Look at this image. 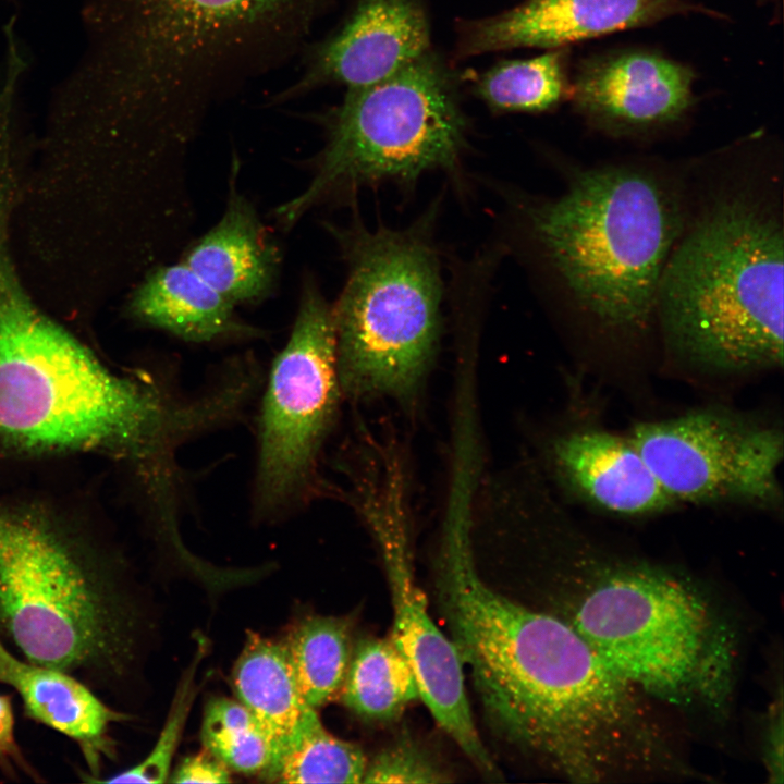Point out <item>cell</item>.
I'll list each match as a JSON object with an SVG mask.
<instances>
[{
    "mask_svg": "<svg viewBox=\"0 0 784 784\" xmlns=\"http://www.w3.org/2000/svg\"><path fill=\"white\" fill-rule=\"evenodd\" d=\"M434 566L439 613L501 739L575 783L675 770L652 700L565 621L488 584L467 523L443 524Z\"/></svg>",
    "mask_w": 784,
    "mask_h": 784,
    "instance_id": "cell-1",
    "label": "cell"
},
{
    "mask_svg": "<svg viewBox=\"0 0 784 784\" xmlns=\"http://www.w3.org/2000/svg\"><path fill=\"white\" fill-rule=\"evenodd\" d=\"M319 0H87L48 117L93 149L169 156L212 105L295 52Z\"/></svg>",
    "mask_w": 784,
    "mask_h": 784,
    "instance_id": "cell-2",
    "label": "cell"
},
{
    "mask_svg": "<svg viewBox=\"0 0 784 784\" xmlns=\"http://www.w3.org/2000/svg\"><path fill=\"white\" fill-rule=\"evenodd\" d=\"M229 409L215 385L182 399L150 376L113 372L44 311L16 268L0 266V444L123 460L167 507L179 501V448Z\"/></svg>",
    "mask_w": 784,
    "mask_h": 784,
    "instance_id": "cell-3",
    "label": "cell"
},
{
    "mask_svg": "<svg viewBox=\"0 0 784 784\" xmlns=\"http://www.w3.org/2000/svg\"><path fill=\"white\" fill-rule=\"evenodd\" d=\"M560 583L548 611L654 701L723 715L737 674L734 628L687 577L598 547L568 516L546 539Z\"/></svg>",
    "mask_w": 784,
    "mask_h": 784,
    "instance_id": "cell-4",
    "label": "cell"
},
{
    "mask_svg": "<svg viewBox=\"0 0 784 784\" xmlns=\"http://www.w3.org/2000/svg\"><path fill=\"white\" fill-rule=\"evenodd\" d=\"M783 261L774 204L749 189L720 192L685 215L656 302L671 357L714 377L782 367Z\"/></svg>",
    "mask_w": 784,
    "mask_h": 784,
    "instance_id": "cell-5",
    "label": "cell"
},
{
    "mask_svg": "<svg viewBox=\"0 0 784 784\" xmlns=\"http://www.w3.org/2000/svg\"><path fill=\"white\" fill-rule=\"evenodd\" d=\"M143 612L123 564L42 516L0 509V638L24 660L114 690Z\"/></svg>",
    "mask_w": 784,
    "mask_h": 784,
    "instance_id": "cell-6",
    "label": "cell"
},
{
    "mask_svg": "<svg viewBox=\"0 0 784 784\" xmlns=\"http://www.w3.org/2000/svg\"><path fill=\"white\" fill-rule=\"evenodd\" d=\"M685 209L661 175L635 167L584 170L528 210L531 235L574 307L607 336L656 323L661 274Z\"/></svg>",
    "mask_w": 784,
    "mask_h": 784,
    "instance_id": "cell-7",
    "label": "cell"
},
{
    "mask_svg": "<svg viewBox=\"0 0 784 784\" xmlns=\"http://www.w3.org/2000/svg\"><path fill=\"white\" fill-rule=\"evenodd\" d=\"M439 201L404 229H370L355 215L324 223L346 265L332 306L342 395L411 402L439 346L442 280L433 241Z\"/></svg>",
    "mask_w": 784,
    "mask_h": 784,
    "instance_id": "cell-8",
    "label": "cell"
},
{
    "mask_svg": "<svg viewBox=\"0 0 784 784\" xmlns=\"http://www.w3.org/2000/svg\"><path fill=\"white\" fill-rule=\"evenodd\" d=\"M465 139L452 88L426 54L381 82L348 89L330 119L308 185L274 209V218L289 229L310 209L348 201L363 187H409L434 170L461 184Z\"/></svg>",
    "mask_w": 784,
    "mask_h": 784,
    "instance_id": "cell-9",
    "label": "cell"
},
{
    "mask_svg": "<svg viewBox=\"0 0 784 784\" xmlns=\"http://www.w3.org/2000/svg\"><path fill=\"white\" fill-rule=\"evenodd\" d=\"M341 396L332 306L307 279L290 338L272 363L261 400L255 479L259 513L279 514L314 492L319 456Z\"/></svg>",
    "mask_w": 784,
    "mask_h": 784,
    "instance_id": "cell-10",
    "label": "cell"
},
{
    "mask_svg": "<svg viewBox=\"0 0 784 784\" xmlns=\"http://www.w3.org/2000/svg\"><path fill=\"white\" fill-rule=\"evenodd\" d=\"M628 434L678 506L782 510L784 434L773 421L709 405L637 422Z\"/></svg>",
    "mask_w": 784,
    "mask_h": 784,
    "instance_id": "cell-11",
    "label": "cell"
},
{
    "mask_svg": "<svg viewBox=\"0 0 784 784\" xmlns=\"http://www.w3.org/2000/svg\"><path fill=\"white\" fill-rule=\"evenodd\" d=\"M353 504L382 554L391 593V636L407 659L424 701L438 725L488 779L499 770L476 727L464 666L453 642L433 622L413 572L404 482L396 478L363 487Z\"/></svg>",
    "mask_w": 784,
    "mask_h": 784,
    "instance_id": "cell-12",
    "label": "cell"
},
{
    "mask_svg": "<svg viewBox=\"0 0 784 784\" xmlns=\"http://www.w3.org/2000/svg\"><path fill=\"white\" fill-rule=\"evenodd\" d=\"M553 482L573 501L618 518H647L678 505L647 466L629 434L601 425L574 422L554 431L543 446Z\"/></svg>",
    "mask_w": 784,
    "mask_h": 784,
    "instance_id": "cell-13",
    "label": "cell"
},
{
    "mask_svg": "<svg viewBox=\"0 0 784 784\" xmlns=\"http://www.w3.org/2000/svg\"><path fill=\"white\" fill-rule=\"evenodd\" d=\"M695 76L659 53L629 50L585 61L575 78L576 109L615 135L653 131L679 121L694 102Z\"/></svg>",
    "mask_w": 784,
    "mask_h": 784,
    "instance_id": "cell-14",
    "label": "cell"
},
{
    "mask_svg": "<svg viewBox=\"0 0 784 784\" xmlns=\"http://www.w3.org/2000/svg\"><path fill=\"white\" fill-rule=\"evenodd\" d=\"M429 27L414 0H359L356 10L327 40L299 81L282 98L327 83L348 89L381 82L427 54Z\"/></svg>",
    "mask_w": 784,
    "mask_h": 784,
    "instance_id": "cell-15",
    "label": "cell"
},
{
    "mask_svg": "<svg viewBox=\"0 0 784 784\" xmlns=\"http://www.w3.org/2000/svg\"><path fill=\"white\" fill-rule=\"evenodd\" d=\"M689 13L715 15L705 7L684 0H528L475 26L466 41V51L560 48Z\"/></svg>",
    "mask_w": 784,
    "mask_h": 784,
    "instance_id": "cell-16",
    "label": "cell"
},
{
    "mask_svg": "<svg viewBox=\"0 0 784 784\" xmlns=\"http://www.w3.org/2000/svg\"><path fill=\"white\" fill-rule=\"evenodd\" d=\"M238 169L233 158L224 211L182 260L234 306L267 297L281 264L277 243L252 201L240 192Z\"/></svg>",
    "mask_w": 784,
    "mask_h": 784,
    "instance_id": "cell-17",
    "label": "cell"
},
{
    "mask_svg": "<svg viewBox=\"0 0 784 784\" xmlns=\"http://www.w3.org/2000/svg\"><path fill=\"white\" fill-rule=\"evenodd\" d=\"M0 683L17 691L28 716L76 742L90 771H99L112 750L109 726L125 715L73 675L17 658L1 638Z\"/></svg>",
    "mask_w": 784,
    "mask_h": 784,
    "instance_id": "cell-18",
    "label": "cell"
},
{
    "mask_svg": "<svg viewBox=\"0 0 784 784\" xmlns=\"http://www.w3.org/2000/svg\"><path fill=\"white\" fill-rule=\"evenodd\" d=\"M128 311L137 321L188 342L264 334L242 320L235 306L183 261L149 271L132 293Z\"/></svg>",
    "mask_w": 784,
    "mask_h": 784,
    "instance_id": "cell-19",
    "label": "cell"
},
{
    "mask_svg": "<svg viewBox=\"0 0 784 784\" xmlns=\"http://www.w3.org/2000/svg\"><path fill=\"white\" fill-rule=\"evenodd\" d=\"M232 681L238 701L270 736L273 762L310 708L299 691L284 644L252 635L236 660Z\"/></svg>",
    "mask_w": 784,
    "mask_h": 784,
    "instance_id": "cell-20",
    "label": "cell"
},
{
    "mask_svg": "<svg viewBox=\"0 0 784 784\" xmlns=\"http://www.w3.org/2000/svg\"><path fill=\"white\" fill-rule=\"evenodd\" d=\"M340 693L356 715L379 723L397 719L420 697L414 672L391 635L363 638L353 646Z\"/></svg>",
    "mask_w": 784,
    "mask_h": 784,
    "instance_id": "cell-21",
    "label": "cell"
},
{
    "mask_svg": "<svg viewBox=\"0 0 784 784\" xmlns=\"http://www.w3.org/2000/svg\"><path fill=\"white\" fill-rule=\"evenodd\" d=\"M367 761L358 745L329 733L310 707L265 776L281 783H362Z\"/></svg>",
    "mask_w": 784,
    "mask_h": 784,
    "instance_id": "cell-22",
    "label": "cell"
},
{
    "mask_svg": "<svg viewBox=\"0 0 784 784\" xmlns=\"http://www.w3.org/2000/svg\"><path fill=\"white\" fill-rule=\"evenodd\" d=\"M284 646L308 706L318 709L341 691L353 651L346 620L307 617L292 630Z\"/></svg>",
    "mask_w": 784,
    "mask_h": 784,
    "instance_id": "cell-23",
    "label": "cell"
},
{
    "mask_svg": "<svg viewBox=\"0 0 784 784\" xmlns=\"http://www.w3.org/2000/svg\"><path fill=\"white\" fill-rule=\"evenodd\" d=\"M200 736L206 750L230 770L265 776L272 762L270 736L238 700L210 699L204 710Z\"/></svg>",
    "mask_w": 784,
    "mask_h": 784,
    "instance_id": "cell-24",
    "label": "cell"
},
{
    "mask_svg": "<svg viewBox=\"0 0 784 784\" xmlns=\"http://www.w3.org/2000/svg\"><path fill=\"white\" fill-rule=\"evenodd\" d=\"M567 90L564 52L549 51L504 62L481 78L479 91L492 106L504 110L542 111L556 105Z\"/></svg>",
    "mask_w": 784,
    "mask_h": 784,
    "instance_id": "cell-25",
    "label": "cell"
},
{
    "mask_svg": "<svg viewBox=\"0 0 784 784\" xmlns=\"http://www.w3.org/2000/svg\"><path fill=\"white\" fill-rule=\"evenodd\" d=\"M199 646L193 663L184 673L177 686L172 706L157 742L150 752L136 765L107 780H94L101 783H163L169 776L172 759L179 746L183 730L195 698L194 675L203 657V644Z\"/></svg>",
    "mask_w": 784,
    "mask_h": 784,
    "instance_id": "cell-26",
    "label": "cell"
},
{
    "mask_svg": "<svg viewBox=\"0 0 784 784\" xmlns=\"http://www.w3.org/2000/svg\"><path fill=\"white\" fill-rule=\"evenodd\" d=\"M448 773L418 742L408 736L367 761L362 783H444Z\"/></svg>",
    "mask_w": 784,
    "mask_h": 784,
    "instance_id": "cell-27",
    "label": "cell"
},
{
    "mask_svg": "<svg viewBox=\"0 0 784 784\" xmlns=\"http://www.w3.org/2000/svg\"><path fill=\"white\" fill-rule=\"evenodd\" d=\"M174 783H229L230 769L208 750L186 757L174 771Z\"/></svg>",
    "mask_w": 784,
    "mask_h": 784,
    "instance_id": "cell-28",
    "label": "cell"
},
{
    "mask_svg": "<svg viewBox=\"0 0 784 784\" xmlns=\"http://www.w3.org/2000/svg\"><path fill=\"white\" fill-rule=\"evenodd\" d=\"M763 758L770 781L783 782V702L782 691L773 701L767 718L764 730Z\"/></svg>",
    "mask_w": 784,
    "mask_h": 784,
    "instance_id": "cell-29",
    "label": "cell"
},
{
    "mask_svg": "<svg viewBox=\"0 0 784 784\" xmlns=\"http://www.w3.org/2000/svg\"><path fill=\"white\" fill-rule=\"evenodd\" d=\"M9 759L24 765L14 738V714L11 698L0 694V761Z\"/></svg>",
    "mask_w": 784,
    "mask_h": 784,
    "instance_id": "cell-30",
    "label": "cell"
}]
</instances>
